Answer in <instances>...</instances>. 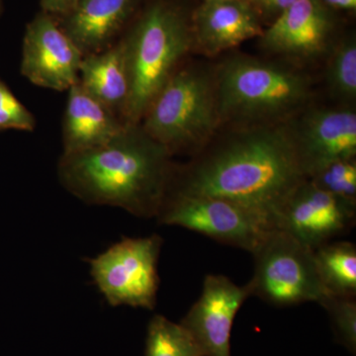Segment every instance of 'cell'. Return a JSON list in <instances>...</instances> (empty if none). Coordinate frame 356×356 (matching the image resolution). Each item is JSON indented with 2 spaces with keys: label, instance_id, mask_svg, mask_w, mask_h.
I'll use <instances>...</instances> for the list:
<instances>
[{
  "label": "cell",
  "instance_id": "9",
  "mask_svg": "<svg viewBox=\"0 0 356 356\" xmlns=\"http://www.w3.org/2000/svg\"><path fill=\"white\" fill-rule=\"evenodd\" d=\"M284 124L307 179L330 163L356 158L353 107L318 106L312 103Z\"/></svg>",
  "mask_w": 356,
  "mask_h": 356
},
{
  "label": "cell",
  "instance_id": "17",
  "mask_svg": "<svg viewBox=\"0 0 356 356\" xmlns=\"http://www.w3.org/2000/svg\"><path fill=\"white\" fill-rule=\"evenodd\" d=\"M79 83L123 122L130 96V79L120 40L105 50L84 56Z\"/></svg>",
  "mask_w": 356,
  "mask_h": 356
},
{
  "label": "cell",
  "instance_id": "7",
  "mask_svg": "<svg viewBox=\"0 0 356 356\" xmlns=\"http://www.w3.org/2000/svg\"><path fill=\"white\" fill-rule=\"evenodd\" d=\"M163 243L156 234L126 238L89 261L91 277L110 306L154 310Z\"/></svg>",
  "mask_w": 356,
  "mask_h": 356
},
{
  "label": "cell",
  "instance_id": "16",
  "mask_svg": "<svg viewBox=\"0 0 356 356\" xmlns=\"http://www.w3.org/2000/svg\"><path fill=\"white\" fill-rule=\"evenodd\" d=\"M125 124L89 95L81 84L67 90L63 119V153H76L102 146L114 138Z\"/></svg>",
  "mask_w": 356,
  "mask_h": 356
},
{
  "label": "cell",
  "instance_id": "3",
  "mask_svg": "<svg viewBox=\"0 0 356 356\" xmlns=\"http://www.w3.org/2000/svg\"><path fill=\"white\" fill-rule=\"evenodd\" d=\"M213 67L221 128L284 124L314 103L310 74L287 60L232 54Z\"/></svg>",
  "mask_w": 356,
  "mask_h": 356
},
{
  "label": "cell",
  "instance_id": "13",
  "mask_svg": "<svg viewBox=\"0 0 356 356\" xmlns=\"http://www.w3.org/2000/svg\"><path fill=\"white\" fill-rule=\"evenodd\" d=\"M250 296L248 283L240 286L227 276H206L200 297L180 323L195 339L204 356H231L234 321Z\"/></svg>",
  "mask_w": 356,
  "mask_h": 356
},
{
  "label": "cell",
  "instance_id": "20",
  "mask_svg": "<svg viewBox=\"0 0 356 356\" xmlns=\"http://www.w3.org/2000/svg\"><path fill=\"white\" fill-rule=\"evenodd\" d=\"M146 356H204V353L184 327L156 315L147 325Z\"/></svg>",
  "mask_w": 356,
  "mask_h": 356
},
{
  "label": "cell",
  "instance_id": "25",
  "mask_svg": "<svg viewBox=\"0 0 356 356\" xmlns=\"http://www.w3.org/2000/svg\"><path fill=\"white\" fill-rule=\"evenodd\" d=\"M79 0H41L42 13L51 16L67 15Z\"/></svg>",
  "mask_w": 356,
  "mask_h": 356
},
{
  "label": "cell",
  "instance_id": "23",
  "mask_svg": "<svg viewBox=\"0 0 356 356\" xmlns=\"http://www.w3.org/2000/svg\"><path fill=\"white\" fill-rule=\"evenodd\" d=\"M35 128L36 119L34 115L26 108L0 79V131L33 132Z\"/></svg>",
  "mask_w": 356,
  "mask_h": 356
},
{
  "label": "cell",
  "instance_id": "19",
  "mask_svg": "<svg viewBox=\"0 0 356 356\" xmlns=\"http://www.w3.org/2000/svg\"><path fill=\"white\" fill-rule=\"evenodd\" d=\"M325 81L339 106L353 107L356 99V41L353 35L337 39L325 56Z\"/></svg>",
  "mask_w": 356,
  "mask_h": 356
},
{
  "label": "cell",
  "instance_id": "2",
  "mask_svg": "<svg viewBox=\"0 0 356 356\" xmlns=\"http://www.w3.org/2000/svg\"><path fill=\"white\" fill-rule=\"evenodd\" d=\"M175 166L172 154L140 124H134L102 146L63 153L58 177L84 203L120 208L149 219L158 216Z\"/></svg>",
  "mask_w": 356,
  "mask_h": 356
},
{
  "label": "cell",
  "instance_id": "27",
  "mask_svg": "<svg viewBox=\"0 0 356 356\" xmlns=\"http://www.w3.org/2000/svg\"><path fill=\"white\" fill-rule=\"evenodd\" d=\"M2 0H0V11H1Z\"/></svg>",
  "mask_w": 356,
  "mask_h": 356
},
{
  "label": "cell",
  "instance_id": "24",
  "mask_svg": "<svg viewBox=\"0 0 356 356\" xmlns=\"http://www.w3.org/2000/svg\"><path fill=\"white\" fill-rule=\"evenodd\" d=\"M248 1L259 13V17L270 18L273 21L298 0H248Z\"/></svg>",
  "mask_w": 356,
  "mask_h": 356
},
{
  "label": "cell",
  "instance_id": "22",
  "mask_svg": "<svg viewBox=\"0 0 356 356\" xmlns=\"http://www.w3.org/2000/svg\"><path fill=\"white\" fill-rule=\"evenodd\" d=\"M331 318L337 339L350 353L356 350V300L344 297L327 296L321 302Z\"/></svg>",
  "mask_w": 356,
  "mask_h": 356
},
{
  "label": "cell",
  "instance_id": "26",
  "mask_svg": "<svg viewBox=\"0 0 356 356\" xmlns=\"http://www.w3.org/2000/svg\"><path fill=\"white\" fill-rule=\"evenodd\" d=\"M332 10H355L356 0H321Z\"/></svg>",
  "mask_w": 356,
  "mask_h": 356
},
{
  "label": "cell",
  "instance_id": "5",
  "mask_svg": "<svg viewBox=\"0 0 356 356\" xmlns=\"http://www.w3.org/2000/svg\"><path fill=\"white\" fill-rule=\"evenodd\" d=\"M140 124L173 156L198 153L221 128L213 65L187 58L159 91Z\"/></svg>",
  "mask_w": 356,
  "mask_h": 356
},
{
  "label": "cell",
  "instance_id": "28",
  "mask_svg": "<svg viewBox=\"0 0 356 356\" xmlns=\"http://www.w3.org/2000/svg\"><path fill=\"white\" fill-rule=\"evenodd\" d=\"M202 1H204V0H202Z\"/></svg>",
  "mask_w": 356,
  "mask_h": 356
},
{
  "label": "cell",
  "instance_id": "21",
  "mask_svg": "<svg viewBox=\"0 0 356 356\" xmlns=\"http://www.w3.org/2000/svg\"><path fill=\"white\" fill-rule=\"evenodd\" d=\"M321 191L356 203V159L334 161L309 178Z\"/></svg>",
  "mask_w": 356,
  "mask_h": 356
},
{
  "label": "cell",
  "instance_id": "15",
  "mask_svg": "<svg viewBox=\"0 0 356 356\" xmlns=\"http://www.w3.org/2000/svg\"><path fill=\"white\" fill-rule=\"evenodd\" d=\"M140 0H79L63 16L60 27L83 56L98 53L118 42L119 34Z\"/></svg>",
  "mask_w": 356,
  "mask_h": 356
},
{
  "label": "cell",
  "instance_id": "18",
  "mask_svg": "<svg viewBox=\"0 0 356 356\" xmlns=\"http://www.w3.org/2000/svg\"><path fill=\"white\" fill-rule=\"evenodd\" d=\"M314 261L321 282L331 296L355 298L356 247L339 241L314 250Z\"/></svg>",
  "mask_w": 356,
  "mask_h": 356
},
{
  "label": "cell",
  "instance_id": "11",
  "mask_svg": "<svg viewBox=\"0 0 356 356\" xmlns=\"http://www.w3.org/2000/svg\"><path fill=\"white\" fill-rule=\"evenodd\" d=\"M83 57L54 16L40 13L26 27L20 72L35 86L69 90L79 81Z\"/></svg>",
  "mask_w": 356,
  "mask_h": 356
},
{
  "label": "cell",
  "instance_id": "10",
  "mask_svg": "<svg viewBox=\"0 0 356 356\" xmlns=\"http://www.w3.org/2000/svg\"><path fill=\"white\" fill-rule=\"evenodd\" d=\"M321 0H298L259 37L264 51L303 67L325 58L337 41V20Z\"/></svg>",
  "mask_w": 356,
  "mask_h": 356
},
{
  "label": "cell",
  "instance_id": "6",
  "mask_svg": "<svg viewBox=\"0 0 356 356\" xmlns=\"http://www.w3.org/2000/svg\"><path fill=\"white\" fill-rule=\"evenodd\" d=\"M252 254V296L276 307L320 304L330 296L318 277L314 250L283 229L269 232Z\"/></svg>",
  "mask_w": 356,
  "mask_h": 356
},
{
  "label": "cell",
  "instance_id": "4",
  "mask_svg": "<svg viewBox=\"0 0 356 356\" xmlns=\"http://www.w3.org/2000/svg\"><path fill=\"white\" fill-rule=\"evenodd\" d=\"M119 40L130 79L123 123L134 125L140 123L159 91L192 55L191 15L168 0H154Z\"/></svg>",
  "mask_w": 356,
  "mask_h": 356
},
{
  "label": "cell",
  "instance_id": "1",
  "mask_svg": "<svg viewBox=\"0 0 356 356\" xmlns=\"http://www.w3.org/2000/svg\"><path fill=\"white\" fill-rule=\"evenodd\" d=\"M306 180L285 124L222 127L186 163H177L168 195L227 199L278 229L285 204Z\"/></svg>",
  "mask_w": 356,
  "mask_h": 356
},
{
  "label": "cell",
  "instance_id": "14",
  "mask_svg": "<svg viewBox=\"0 0 356 356\" xmlns=\"http://www.w3.org/2000/svg\"><path fill=\"white\" fill-rule=\"evenodd\" d=\"M192 54L215 58L264 33L248 0H204L191 15Z\"/></svg>",
  "mask_w": 356,
  "mask_h": 356
},
{
  "label": "cell",
  "instance_id": "12",
  "mask_svg": "<svg viewBox=\"0 0 356 356\" xmlns=\"http://www.w3.org/2000/svg\"><path fill=\"white\" fill-rule=\"evenodd\" d=\"M355 218L356 203L321 191L307 179L288 199L278 229L314 250L348 233Z\"/></svg>",
  "mask_w": 356,
  "mask_h": 356
},
{
  "label": "cell",
  "instance_id": "8",
  "mask_svg": "<svg viewBox=\"0 0 356 356\" xmlns=\"http://www.w3.org/2000/svg\"><path fill=\"white\" fill-rule=\"evenodd\" d=\"M156 218L159 224L182 227L250 254L275 229L240 204L212 196L168 195Z\"/></svg>",
  "mask_w": 356,
  "mask_h": 356
}]
</instances>
